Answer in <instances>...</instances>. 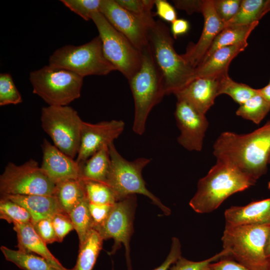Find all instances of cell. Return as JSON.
Instances as JSON below:
<instances>
[{
	"label": "cell",
	"instance_id": "obj_1",
	"mask_svg": "<svg viewBox=\"0 0 270 270\" xmlns=\"http://www.w3.org/2000/svg\"><path fill=\"white\" fill-rule=\"evenodd\" d=\"M216 160L232 165L256 182L268 170L270 120L246 134L224 132L213 146Z\"/></svg>",
	"mask_w": 270,
	"mask_h": 270
},
{
	"label": "cell",
	"instance_id": "obj_2",
	"mask_svg": "<svg viewBox=\"0 0 270 270\" xmlns=\"http://www.w3.org/2000/svg\"><path fill=\"white\" fill-rule=\"evenodd\" d=\"M256 182L232 165L216 160L208 174L199 180L196 192L189 204L198 213L211 212L229 196Z\"/></svg>",
	"mask_w": 270,
	"mask_h": 270
},
{
	"label": "cell",
	"instance_id": "obj_3",
	"mask_svg": "<svg viewBox=\"0 0 270 270\" xmlns=\"http://www.w3.org/2000/svg\"><path fill=\"white\" fill-rule=\"evenodd\" d=\"M148 46L154 62L160 72L166 94H174L194 76L195 68L174 47V40L168 28L156 20L148 33Z\"/></svg>",
	"mask_w": 270,
	"mask_h": 270
},
{
	"label": "cell",
	"instance_id": "obj_4",
	"mask_svg": "<svg viewBox=\"0 0 270 270\" xmlns=\"http://www.w3.org/2000/svg\"><path fill=\"white\" fill-rule=\"evenodd\" d=\"M142 54L141 66L128 80L134 104L132 130L139 135L142 134L145 130L150 112L166 95L163 78L149 46L142 51Z\"/></svg>",
	"mask_w": 270,
	"mask_h": 270
},
{
	"label": "cell",
	"instance_id": "obj_5",
	"mask_svg": "<svg viewBox=\"0 0 270 270\" xmlns=\"http://www.w3.org/2000/svg\"><path fill=\"white\" fill-rule=\"evenodd\" d=\"M270 226L226 224L222 238L229 256L250 270H267L265 246Z\"/></svg>",
	"mask_w": 270,
	"mask_h": 270
},
{
	"label": "cell",
	"instance_id": "obj_6",
	"mask_svg": "<svg viewBox=\"0 0 270 270\" xmlns=\"http://www.w3.org/2000/svg\"><path fill=\"white\" fill-rule=\"evenodd\" d=\"M109 150L110 166L106 184L112 190L118 200L136 194H143L150 198L166 216L170 215V210L146 188L142 176V171L150 160L140 158L128 161L120 154L114 143L109 145Z\"/></svg>",
	"mask_w": 270,
	"mask_h": 270
},
{
	"label": "cell",
	"instance_id": "obj_7",
	"mask_svg": "<svg viewBox=\"0 0 270 270\" xmlns=\"http://www.w3.org/2000/svg\"><path fill=\"white\" fill-rule=\"evenodd\" d=\"M49 65L83 78L105 76L116 70L105 57L99 36L82 45H66L56 50L50 57Z\"/></svg>",
	"mask_w": 270,
	"mask_h": 270
},
{
	"label": "cell",
	"instance_id": "obj_8",
	"mask_svg": "<svg viewBox=\"0 0 270 270\" xmlns=\"http://www.w3.org/2000/svg\"><path fill=\"white\" fill-rule=\"evenodd\" d=\"M83 78L71 71L50 65L30 74L32 92L49 106H68L78 98Z\"/></svg>",
	"mask_w": 270,
	"mask_h": 270
},
{
	"label": "cell",
	"instance_id": "obj_9",
	"mask_svg": "<svg viewBox=\"0 0 270 270\" xmlns=\"http://www.w3.org/2000/svg\"><path fill=\"white\" fill-rule=\"evenodd\" d=\"M40 122L54 146L72 158L77 156L84 121L74 109L68 106L43 107Z\"/></svg>",
	"mask_w": 270,
	"mask_h": 270
},
{
	"label": "cell",
	"instance_id": "obj_10",
	"mask_svg": "<svg viewBox=\"0 0 270 270\" xmlns=\"http://www.w3.org/2000/svg\"><path fill=\"white\" fill-rule=\"evenodd\" d=\"M92 20L98 32L105 57L129 80L141 66L142 52L114 28L100 12H94Z\"/></svg>",
	"mask_w": 270,
	"mask_h": 270
},
{
	"label": "cell",
	"instance_id": "obj_11",
	"mask_svg": "<svg viewBox=\"0 0 270 270\" xmlns=\"http://www.w3.org/2000/svg\"><path fill=\"white\" fill-rule=\"evenodd\" d=\"M56 184L42 171L38 162L30 159L20 165L9 162L0 176L2 196H53Z\"/></svg>",
	"mask_w": 270,
	"mask_h": 270
},
{
	"label": "cell",
	"instance_id": "obj_12",
	"mask_svg": "<svg viewBox=\"0 0 270 270\" xmlns=\"http://www.w3.org/2000/svg\"><path fill=\"white\" fill-rule=\"evenodd\" d=\"M136 199L131 195L118 201L112 206L106 221L95 229L104 240L113 238L114 244L110 254H114L123 244L126 249L128 270H132L130 242L134 232L133 222Z\"/></svg>",
	"mask_w": 270,
	"mask_h": 270
},
{
	"label": "cell",
	"instance_id": "obj_13",
	"mask_svg": "<svg viewBox=\"0 0 270 270\" xmlns=\"http://www.w3.org/2000/svg\"><path fill=\"white\" fill-rule=\"evenodd\" d=\"M100 12L140 51L148 46V30L154 24H149L122 7L114 0H102Z\"/></svg>",
	"mask_w": 270,
	"mask_h": 270
},
{
	"label": "cell",
	"instance_id": "obj_14",
	"mask_svg": "<svg viewBox=\"0 0 270 270\" xmlns=\"http://www.w3.org/2000/svg\"><path fill=\"white\" fill-rule=\"evenodd\" d=\"M174 116L180 132L178 144L189 151H200L208 126L206 114L186 102L178 100Z\"/></svg>",
	"mask_w": 270,
	"mask_h": 270
},
{
	"label": "cell",
	"instance_id": "obj_15",
	"mask_svg": "<svg viewBox=\"0 0 270 270\" xmlns=\"http://www.w3.org/2000/svg\"><path fill=\"white\" fill-rule=\"evenodd\" d=\"M124 128V123L122 120H113L96 124L84 121L76 162L82 166L96 152L114 143Z\"/></svg>",
	"mask_w": 270,
	"mask_h": 270
},
{
	"label": "cell",
	"instance_id": "obj_16",
	"mask_svg": "<svg viewBox=\"0 0 270 270\" xmlns=\"http://www.w3.org/2000/svg\"><path fill=\"white\" fill-rule=\"evenodd\" d=\"M42 148V157L40 168L54 184L80 178L81 168L76 160L62 152L46 139L44 140Z\"/></svg>",
	"mask_w": 270,
	"mask_h": 270
},
{
	"label": "cell",
	"instance_id": "obj_17",
	"mask_svg": "<svg viewBox=\"0 0 270 270\" xmlns=\"http://www.w3.org/2000/svg\"><path fill=\"white\" fill-rule=\"evenodd\" d=\"M202 13L204 24L200 36L195 44L188 47L183 58L194 68L200 63L216 36L225 27L224 23L218 16L213 0H204Z\"/></svg>",
	"mask_w": 270,
	"mask_h": 270
},
{
	"label": "cell",
	"instance_id": "obj_18",
	"mask_svg": "<svg viewBox=\"0 0 270 270\" xmlns=\"http://www.w3.org/2000/svg\"><path fill=\"white\" fill-rule=\"evenodd\" d=\"M220 78H194L174 94L177 100L186 102L199 112L206 114L214 104L216 98L220 95Z\"/></svg>",
	"mask_w": 270,
	"mask_h": 270
},
{
	"label": "cell",
	"instance_id": "obj_19",
	"mask_svg": "<svg viewBox=\"0 0 270 270\" xmlns=\"http://www.w3.org/2000/svg\"><path fill=\"white\" fill-rule=\"evenodd\" d=\"M226 224L270 226V198L244 206H232L224 212Z\"/></svg>",
	"mask_w": 270,
	"mask_h": 270
},
{
	"label": "cell",
	"instance_id": "obj_20",
	"mask_svg": "<svg viewBox=\"0 0 270 270\" xmlns=\"http://www.w3.org/2000/svg\"><path fill=\"white\" fill-rule=\"evenodd\" d=\"M248 46L246 42L218 49L196 68L194 78H220L228 75V68L232 60Z\"/></svg>",
	"mask_w": 270,
	"mask_h": 270
},
{
	"label": "cell",
	"instance_id": "obj_21",
	"mask_svg": "<svg viewBox=\"0 0 270 270\" xmlns=\"http://www.w3.org/2000/svg\"><path fill=\"white\" fill-rule=\"evenodd\" d=\"M14 230L17 234L18 250L38 254L60 270H70L64 268L50 252L46 244L36 232L31 222L14 224Z\"/></svg>",
	"mask_w": 270,
	"mask_h": 270
},
{
	"label": "cell",
	"instance_id": "obj_22",
	"mask_svg": "<svg viewBox=\"0 0 270 270\" xmlns=\"http://www.w3.org/2000/svg\"><path fill=\"white\" fill-rule=\"evenodd\" d=\"M4 196L26 208L32 216L31 222L52 218L56 213L63 212L54 195H12Z\"/></svg>",
	"mask_w": 270,
	"mask_h": 270
},
{
	"label": "cell",
	"instance_id": "obj_23",
	"mask_svg": "<svg viewBox=\"0 0 270 270\" xmlns=\"http://www.w3.org/2000/svg\"><path fill=\"white\" fill-rule=\"evenodd\" d=\"M54 195L62 210L69 214L86 198L84 180L80 178L58 183Z\"/></svg>",
	"mask_w": 270,
	"mask_h": 270
},
{
	"label": "cell",
	"instance_id": "obj_24",
	"mask_svg": "<svg viewBox=\"0 0 270 270\" xmlns=\"http://www.w3.org/2000/svg\"><path fill=\"white\" fill-rule=\"evenodd\" d=\"M258 24L257 22L250 24L225 26L214 38L200 63L218 49L247 42L250 34Z\"/></svg>",
	"mask_w": 270,
	"mask_h": 270
},
{
	"label": "cell",
	"instance_id": "obj_25",
	"mask_svg": "<svg viewBox=\"0 0 270 270\" xmlns=\"http://www.w3.org/2000/svg\"><path fill=\"white\" fill-rule=\"evenodd\" d=\"M110 166L108 146L96 152L80 166V178L106 184Z\"/></svg>",
	"mask_w": 270,
	"mask_h": 270
},
{
	"label": "cell",
	"instance_id": "obj_26",
	"mask_svg": "<svg viewBox=\"0 0 270 270\" xmlns=\"http://www.w3.org/2000/svg\"><path fill=\"white\" fill-rule=\"evenodd\" d=\"M270 11V0H242L238 12L225 26L259 22Z\"/></svg>",
	"mask_w": 270,
	"mask_h": 270
},
{
	"label": "cell",
	"instance_id": "obj_27",
	"mask_svg": "<svg viewBox=\"0 0 270 270\" xmlns=\"http://www.w3.org/2000/svg\"><path fill=\"white\" fill-rule=\"evenodd\" d=\"M103 240L98 232L92 229L84 244L79 246L76 262L72 270H92L102 249Z\"/></svg>",
	"mask_w": 270,
	"mask_h": 270
},
{
	"label": "cell",
	"instance_id": "obj_28",
	"mask_svg": "<svg viewBox=\"0 0 270 270\" xmlns=\"http://www.w3.org/2000/svg\"><path fill=\"white\" fill-rule=\"evenodd\" d=\"M0 250L7 260L22 270H60L44 258L32 253L13 250L3 246H0Z\"/></svg>",
	"mask_w": 270,
	"mask_h": 270
},
{
	"label": "cell",
	"instance_id": "obj_29",
	"mask_svg": "<svg viewBox=\"0 0 270 270\" xmlns=\"http://www.w3.org/2000/svg\"><path fill=\"white\" fill-rule=\"evenodd\" d=\"M88 204L89 202L86 197L68 214L78 235L79 246L84 244L89 233L94 228Z\"/></svg>",
	"mask_w": 270,
	"mask_h": 270
},
{
	"label": "cell",
	"instance_id": "obj_30",
	"mask_svg": "<svg viewBox=\"0 0 270 270\" xmlns=\"http://www.w3.org/2000/svg\"><path fill=\"white\" fill-rule=\"evenodd\" d=\"M270 111V102L258 93L240 105L236 114L258 124Z\"/></svg>",
	"mask_w": 270,
	"mask_h": 270
},
{
	"label": "cell",
	"instance_id": "obj_31",
	"mask_svg": "<svg viewBox=\"0 0 270 270\" xmlns=\"http://www.w3.org/2000/svg\"><path fill=\"white\" fill-rule=\"evenodd\" d=\"M86 195L89 202L98 204H114L118 200L111 188L106 183L84 180Z\"/></svg>",
	"mask_w": 270,
	"mask_h": 270
},
{
	"label": "cell",
	"instance_id": "obj_32",
	"mask_svg": "<svg viewBox=\"0 0 270 270\" xmlns=\"http://www.w3.org/2000/svg\"><path fill=\"white\" fill-rule=\"evenodd\" d=\"M220 94H226L241 105L258 94V89L233 80L228 75L220 78Z\"/></svg>",
	"mask_w": 270,
	"mask_h": 270
},
{
	"label": "cell",
	"instance_id": "obj_33",
	"mask_svg": "<svg viewBox=\"0 0 270 270\" xmlns=\"http://www.w3.org/2000/svg\"><path fill=\"white\" fill-rule=\"evenodd\" d=\"M0 218L13 224L32 221V216L26 208L4 196L0 200Z\"/></svg>",
	"mask_w": 270,
	"mask_h": 270
},
{
	"label": "cell",
	"instance_id": "obj_34",
	"mask_svg": "<svg viewBox=\"0 0 270 270\" xmlns=\"http://www.w3.org/2000/svg\"><path fill=\"white\" fill-rule=\"evenodd\" d=\"M122 7L151 24L155 23L152 9L155 0H116Z\"/></svg>",
	"mask_w": 270,
	"mask_h": 270
},
{
	"label": "cell",
	"instance_id": "obj_35",
	"mask_svg": "<svg viewBox=\"0 0 270 270\" xmlns=\"http://www.w3.org/2000/svg\"><path fill=\"white\" fill-rule=\"evenodd\" d=\"M22 102V97L16 88L11 75L0 74V106L17 104Z\"/></svg>",
	"mask_w": 270,
	"mask_h": 270
},
{
	"label": "cell",
	"instance_id": "obj_36",
	"mask_svg": "<svg viewBox=\"0 0 270 270\" xmlns=\"http://www.w3.org/2000/svg\"><path fill=\"white\" fill-rule=\"evenodd\" d=\"M102 0H62L61 2L70 10L85 20H92V14L100 12Z\"/></svg>",
	"mask_w": 270,
	"mask_h": 270
},
{
	"label": "cell",
	"instance_id": "obj_37",
	"mask_svg": "<svg viewBox=\"0 0 270 270\" xmlns=\"http://www.w3.org/2000/svg\"><path fill=\"white\" fill-rule=\"evenodd\" d=\"M229 252L224 249L220 252L206 260L199 262H194L188 260L180 256L174 265L170 268V270H207L208 266L212 262L220 258L228 256Z\"/></svg>",
	"mask_w": 270,
	"mask_h": 270
},
{
	"label": "cell",
	"instance_id": "obj_38",
	"mask_svg": "<svg viewBox=\"0 0 270 270\" xmlns=\"http://www.w3.org/2000/svg\"><path fill=\"white\" fill-rule=\"evenodd\" d=\"M241 2V0H213L216 12L224 24L236 14Z\"/></svg>",
	"mask_w": 270,
	"mask_h": 270
},
{
	"label": "cell",
	"instance_id": "obj_39",
	"mask_svg": "<svg viewBox=\"0 0 270 270\" xmlns=\"http://www.w3.org/2000/svg\"><path fill=\"white\" fill-rule=\"evenodd\" d=\"M52 221L58 242H62L66 236L74 229L69 214L65 212L56 213L52 218Z\"/></svg>",
	"mask_w": 270,
	"mask_h": 270
},
{
	"label": "cell",
	"instance_id": "obj_40",
	"mask_svg": "<svg viewBox=\"0 0 270 270\" xmlns=\"http://www.w3.org/2000/svg\"><path fill=\"white\" fill-rule=\"evenodd\" d=\"M31 222L36 232L46 244L58 242L52 218H42Z\"/></svg>",
	"mask_w": 270,
	"mask_h": 270
},
{
	"label": "cell",
	"instance_id": "obj_41",
	"mask_svg": "<svg viewBox=\"0 0 270 270\" xmlns=\"http://www.w3.org/2000/svg\"><path fill=\"white\" fill-rule=\"evenodd\" d=\"M114 204H98L89 202L88 208L94 228L101 226L106 220Z\"/></svg>",
	"mask_w": 270,
	"mask_h": 270
},
{
	"label": "cell",
	"instance_id": "obj_42",
	"mask_svg": "<svg viewBox=\"0 0 270 270\" xmlns=\"http://www.w3.org/2000/svg\"><path fill=\"white\" fill-rule=\"evenodd\" d=\"M156 14L164 21L172 23L177 19L174 7L164 0H155Z\"/></svg>",
	"mask_w": 270,
	"mask_h": 270
},
{
	"label": "cell",
	"instance_id": "obj_43",
	"mask_svg": "<svg viewBox=\"0 0 270 270\" xmlns=\"http://www.w3.org/2000/svg\"><path fill=\"white\" fill-rule=\"evenodd\" d=\"M207 270H250L230 256L223 257L210 263Z\"/></svg>",
	"mask_w": 270,
	"mask_h": 270
},
{
	"label": "cell",
	"instance_id": "obj_44",
	"mask_svg": "<svg viewBox=\"0 0 270 270\" xmlns=\"http://www.w3.org/2000/svg\"><path fill=\"white\" fill-rule=\"evenodd\" d=\"M181 256L180 242L178 238L174 237L172 238L170 250L166 258L160 266L154 270H168Z\"/></svg>",
	"mask_w": 270,
	"mask_h": 270
},
{
	"label": "cell",
	"instance_id": "obj_45",
	"mask_svg": "<svg viewBox=\"0 0 270 270\" xmlns=\"http://www.w3.org/2000/svg\"><path fill=\"white\" fill-rule=\"evenodd\" d=\"M173 2L176 8L190 14L194 12H202L204 0H176Z\"/></svg>",
	"mask_w": 270,
	"mask_h": 270
},
{
	"label": "cell",
	"instance_id": "obj_46",
	"mask_svg": "<svg viewBox=\"0 0 270 270\" xmlns=\"http://www.w3.org/2000/svg\"><path fill=\"white\" fill-rule=\"evenodd\" d=\"M190 28L188 20L184 18H177L172 23L171 33L174 38L186 34Z\"/></svg>",
	"mask_w": 270,
	"mask_h": 270
},
{
	"label": "cell",
	"instance_id": "obj_47",
	"mask_svg": "<svg viewBox=\"0 0 270 270\" xmlns=\"http://www.w3.org/2000/svg\"><path fill=\"white\" fill-rule=\"evenodd\" d=\"M258 92L264 99L270 102V84H268L261 88L258 89Z\"/></svg>",
	"mask_w": 270,
	"mask_h": 270
},
{
	"label": "cell",
	"instance_id": "obj_48",
	"mask_svg": "<svg viewBox=\"0 0 270 270\" xmlns=\"http://www.w3.org/2000/svg\"><path fill=\"white\" fill-rule=\"evenodd\" d=\"M265 254L268 258H270V230L266 244Z\"/></svg>",
	"mask_w": 270,
	"mask_h": 270
},
{
	"label": "cell",
	"instance_id": "obj_49",
	"mask_svg": "<svg viewBox=\"0 0 270 270\" xmlns=\"http://www.w3.org/2000/svg\"><path fill=\"white\" fill-rule=\"evenodd\" d=\"M268 263L267 270H270V258H268Z\"/></svg>",
	"mask_w": 270,
	"mask_h": 270
},
{
	"label": "cell",
	"instance_id": "obj_50",
	"mask_svg": "<svg viewBox=\"0 0 270 270\" xmlns=\"http://www.w3.org/2000/svg\"><path fill=\"white\" fill-rule=\"evenodd\" d=\"M268 164H270V154H269V156L268 158Z\"/></svg>",
	"mask_w": 270,
	"mask_h": 270
},
{
	"label": "cell",
	"instance_id": "obj_51",
	"mask_svg": "<svg viewBox=\"0 0 270 270\" xmlns=\"http://www.w3.org/2000/svg\"><path fill=\"white\" fill-rule=\"evenodd\" d=\"M268 188L270 190V181L268 182Z\"/></svg>",
	"mask_w": 270,
	"mask_h": 270
},
{
	"label": "cell",
	"instance_id": "obj_52",
	"mask_svg": "<svg viewBox=\"0 0 270 270\" xmlns=\"http://www.w3.org/2000/svg\"><path fill=\"white\" fill-rule=\"evenodd\" d=\"M270 84V82H269V84Z\"/></svg>",
	"mask_w": 270,
	"mask_h": 270
}]
</instances>
